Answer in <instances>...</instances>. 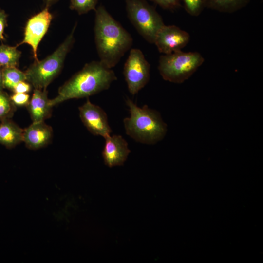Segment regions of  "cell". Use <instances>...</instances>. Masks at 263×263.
Returning <instances> with one entry per match:
<instances>
[{
    "label": "cell",
    "instance_id": "6da1fadb",
    "mask_svg": "<svg viewBox=\"0 0 263 263\" xmlns=\"http://www.w3.org/2000/svg\"><path fill=\"white\" fill-rule=\"evenodd\" d=\"M94 32L100 61L112 69L131 49L132 38L102 5L95 10Z\"/></svg>",
    "mask_w": 263,
    "mask_h": 263
},
{
    "label": "cell",
    "instance_id": "7a4b0ae2",
    "mask_svg": "<svg viewBox=\"0 0 263 263\" xmlns=\"http://www.w3.org/2000/svg\"><path fill=\"white\" fill-rule=\"evenodd\" d=\"M117 79L114 71L99 61L86 63L58 89V94L50 99L52 106L71 99L88 97L107 90Z\"/></svg>",
    "mask_w": 263,
    "mask_h": 263
},
{
    "label": "cell",
    "instance_id": "3957f363",
    "mask_svg": "<svg viewBox=\"0 0 263 263\" xmlns=\"http://www.w3.org/2000/svg\"><path fill=\"white\" fill-rule=\"evenodd\" d=\"M130 116L124 119L126 133L137 142L154 144L162 140L167 132V125L160 113L145 105L139 107L127 98Z\"/></svg>",
    "mask_w": 263,
    "mask_h": 263
},
{
    "label": "cell",
    "instance_id": "277c9868",
    "mask_svg": "<svg viewBox=\"0 0 263 263\" xmlns=\"http://www.w3.org/2000/svg\"><path fill=\"white\" fill-rule=\"evenodd\" d=\"M75 24L63 42L51 55L42 60L35 61L25 72L26 81L34 89H46L47 86L59 74L67 55L75 42Z\"/></svg>",
    "mask_w": 263,
    "mask_h": 263
},
{
    "label": "cell",
    "instance_id": "5b68a950",
    "mask_svg": "<svg viewBox=\"0 0 263 263\" xmlns=\"http://www.w3.org/2000/svg\"><path fill=\"white\" fill-rule=\"evenodd\" d=\"M204 57L197 52L181 50L161 55L158 69L166 81L182 83L188 79L203 64Z\"/></svg>",
    "mask_w": 263,
    "mask_h": 263
},
{
    "label": "cell",
    "instance_id": "8992f818",
    "mask_svg": "<svg viewBox=\"0 0 263 263\" xmlns=\"http://www.w3.org/2000/svg\"><path fill=\"white\" fill-rule=\"evenodd\" d=\"M128 18L147 42L154 44L160 29L165 25L161 15L145 0H125Z\"/></svg>",
    "mask_w": 263,
    "mask_h": 263
},
{
    "label": "cell",
    "instance_id": "52a82bcc",
    "mask_svg": "<svg viewBox=\"0 0 263 263\" xmlns=\"http://www.w3.org/2000/svg\"><path fill=\"white\" fill-rule=\"evenodd\" d=\"M150 67L143 52L131 49L123 67V75L128 90L132 95L137 94L148 83Z\"/></svg>",
    "mask_w": 263,
    "mask_h": 263
},
{
    "label": "cell",
    "instance_id": "ba28073f",
    "mask_svg": "<svg viewBox=\"0 0 263 263\" xmlns=\"http://www.w3.org/2000/svg\"><path fill=\"white\" fill-rule=\"evenodd\" d=\"M52 19L53 15L49 12V8L46 7L30 18L26 24L23 39L16 47L28 44L32 47L35 61L38 60V47L47 32Z\"/></svg>",
    "mask_w": 263,
    "mask_h": 263
},
{
    "label": "cell",
    "instance_id": "9c48e42d",
    "mask_svg": "<svg viewBox=\"0 0 263 263\" xmlns=\"http://www.w3.org/2000/svg\"><path fill=\"white\" fill-rule=\"evenodd\" d=\"M78 109L81 121L92 134L104 138L111 135L112 131L107 115L100 107L91 103L87 98Z\"/></svg>",
    "mask_w": 263,
    "mask_h": 263
},
{
    "label": "cell",
    "instance_id": "30bf717a",
    "mask_svg": "<svg viewBox=\"0 0 263 263\" xmlns=\"http://www.w3.org/2000/svg\"><path fill=\"white\" fill-rule=\"evenodd\" d=\"M190 40V35L174 25H164L156 37L154 44L159 52L169 54L181 50Z\"/></svg>",
    "mask_w": 263,
    "mask_h": 263
},
{
    "label": "cell",
    "instance_id": "8fae6325",
    "mask_svg": "<svg viewBox=\"0 0 263 263\" xmlns=\"http://www.w3.org/2000/svg\"><path fill=\"white\" fill-rule=\"evenodd\" d=\"M104 139L102 154L105 164L110 168L123 165L131 152L127 141L120 135H110Z\"/></svg>",
    "mask_w": 263,
    "mask_h": 263
},
{
    "label": "cell",
    "instance_id": "7c38bea8",
    "mask_svg": "<svg viewBox=\"0 0 263 263\" xmlns=\"http://www.w3.org/2000/svg\"><path fill=\"white\" fill-rule=\"evenodd\" d=\"M52 136V128L44 121L33 122L23 129V141L28 148L37 150L48 145Z\"/></svg>",
    "mask_w": 263,
    "mask_h": 263
},
{
    "label": "cell",
    "instance_id": "4fadbf2b",
    "mask_svg": "<svg viewBox=\"0 0 263 263\" xmlns=\"http://www.w3.org/2000/svg\"><path fill=\"white\" fill-rule=\"evenodd\" d=\"M46 89H34L26 106L33 122L44 121L52 114V107L47 96Z\"/></svg>",
    "mask_w": 263,
    "mask_h": 263
},
{
    "label": "cell",
    "instance_id": "5bb4252c",
    "mask_svg": "<svg viewBox=\"0 0 263 263\" xmlns=\"http://www.w3.org/2000/svg\"><path fill=\"white\" fill-rule=\"evenodd\" d=\"M23 129L10 118L0 123V144L8 148L15 147L23 141Z\"/></svg>",
    "mask_w": 263,
    "mask_h": 263
},
{
    "label": "cell",
    "instance_id": "9a60e30c",
    "mask_svg": "<svg viewBox=\"0 0 263 263\" xmlns=\"http://www.w3.org/2000/svg\"><path fill=\"white\" fill-rule=\"evenodd\" d=\"M204 7L220 12L232 13L246 6L250 0H203Z\"/></svg>",
    "mask_w": 263,
    "mask_h": 263
},
{
    "label": "cell",
    "instance_id": "2e32d148",
    "mask_svg": "<svg viewBox=\"0 0 263 263\" xmlns=\"http://www.w3.org/2000/svg\"><path fill=\"white\" fill-rule=\"evenodd\" d=\"M2 84L3 88L12 90L19 82L26 81L25 72L16 67H5L1 69Z\"/></svg>",
    "mask_w": 263,
    "mask_h": 263
},
{
    "label": "cell",
    "instance_id": "e0dca14e",
    "mask_svg": "<svg viewBox=\"0 0 263 263\" xmlns=\"http://www.w3.org/2000/svg\"><path fill=\"white\" fill-rule=\"evenodd\" d=\"M16 46L7 45H0V65L5 67H17L21 56V52Z\"/></svg>",
    "mask_w": 263,
    "mask_h": 263
},
{
    "label": "cell",
    "instance_id": "ac0fdd59",
    "mask_svg": "<svg viewBox=\"0 0 263 263\" xmlns=\"http://www.w3.org/2000/svg\"><path fill=\"white\" fill-rule=\"evenodd\" d=\"M16 107L8 94L0 91V120L10 118L16 111Z\"/></svg>",
    "mask_w": 263,
    "mask_h": 263
},
{
    "label": "cell",
    "instance_id": "d6986e66",
    "mask_svg": "<svg viewBox=\"0 0 263 263\" xmlns=\"http://www.w3.org/2000/svg\"><path fill=\"white\" fill-rule=\"evenodd\" d=\"M98 0H70L69 8L82 15L91 10H95Z\"/></svg>",
    "mask_w": 263,
    "mask_h": 263
},
{
    "label": "cell",
    "instance_id": "ffe728a7",
    "mask_svg": "<svg viewBox=\"0 0 263 263\" xmlns=\"http://www.w3.org/2000/svg\"><path fill=\"white\" fill-rule=\"evenodd\" d=\"M186 12L192 16H198L204 7L203 0H181Z\"/></svg>",
    "mask_w": 263,
    "mask_h": 263
},
{
    "label": "cell",
    "instance_id": "44dd1931",
    "mask_svg": "<svg viewBox=\"0 0 263 263\" xmlns=\"http://www.w3.org/2000/svg\"><path fill=\"white\" fill-rule=\"evenodd\" d=\"M164 9L174 11L179 8L181 0H150Z\"/></svg>",
    "mask_w": 263,
    "mask_h": 263
},
{
    "label": "cell",
    "instance_id": "7402d4cb",
    "mask_svg": "<svg viewBox=\"0 0 263 263\" xmlns=\"http://www.w3.org/2000/svg\"><path fill=\"white\" fill-rule=\"evenodd\" d=\"M10 97L16 106H27L30 100V95L27 93H14Z\"/></svg>",
    "mask_w": 263,
    "mask_h": 263
},
{
    "label": "cell",
    "instance_id": "603a6c76",
    "mask_svg": "<svg viewBox=\"0 0 263 263\" xmlns=\"http://www.w3.org/2000/svg\"><path fill=\"white\" fill-rule=\"evenodd\" d=\"M8 15L5 11L0 8V39L4 40L5 38L3 36L4 31L7 26V19Z\"/></svg>",
    "mask_w": 263,
    "mask_h": 263
},
{
    "label": "cell",
    "instance_id": "cb8c5ba5",
    "mask_svg": "<svg viewBox=\"0 0 263 263\" xmlns=\"http://www.w3.org/2000/svg\"><path fill=\"white\" fill-rule=\"evenodd\" d=\"M31 84L26 81H22L17 84L13 89L14 93H27L31 90Z\"/></svg>",
    "mask_w": 263,
    "mask_h": 263
},
{
    "label": "cell",
    "instance_id": "d4e9b609",
    "mask_svg": "<svg viewBox=\"0 0 263 263\" xmlns=\"http://www.w3.org/2000/svg\"><path fill=\"white\" fill-rule=\"evenodd\" d=\"M59 0H43L44 8H49L51 6L56 3Z\"/></svg>",
    "mask_w": 263,
    "mask_h": 263
},
{
    "label": "cell",
    "instance_id": "484cf974",
    "mask_svg": "<svg viewBox=\"0 0 263 263\" xmlns=\"http://www.w3.org/2000/svg\"><path fill=\"white\" fill-rule=\"evenodd\" d=\"M0 91L2 90L3 86L2 84V78H1V70L0 69Z\"/></svg>",
    "mask_w": 263,
    "mask_h": 263
}]
</instances>
